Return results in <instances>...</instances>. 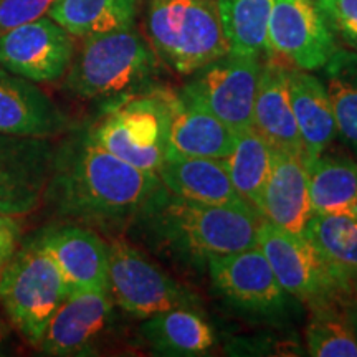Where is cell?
I'll use <instances>...</instances> for the list:
<instances>
[{"instance_id":"13","label":"cell","mask_w":357,"mask_h":357,"mask_svg":"<svg viewBox=\"0 0 357 357\" xmlns=\"http://www.w3.org/2000/svg\"><path fill=\"white\" fill-rule=\"evenodd\" d=\"M53 154L50 139L0 134V212L25 217L37 211Z\"/></svg>"},{"instance_id":"6","label":"cell","mask_w":357,"mask_h":357,"mask_svg":"<svg viewBox=\"0 0 357 357\" xmlns=\"http://www.w3.org/2000/svg\"><path fill=\"white\" fill-rule=\"evenodd\" d=\"M66 296L63 276L33 236L0 268V305L10 324L33 347H38Z\"/></svg>"},{"instance_id":"4","label":"cell","mask_w":357,"mask_h":357,"mask_svg":"<svg viewBox=\"0 0 357 357\" xmlns=\"http://www.w3.org/2000/svg\"><path fill=\"white\" fill-rule=\"evenodd\" d=\"M174 93L137 89L119 96L88 136L134 167L158 174L166 158Z\"/></svg>"},{"instance_id":"19","label":"cell","mask_w":357,"mask_h":357,"mask_svg":"<svg viewBox=\"0 0 357 357\" xmlns=\"http://www.w3.org/2000/svg\"><path fill=\"white\" fill-rule=\"evenodd\" d=\"M253 128L275 149L305 155V147L289 100V70L270 60L261 66L258 79Z\"/></svg>"},{"instance_id":"32","label":"cell","mask_w":357,"mask_h":357,"mask_svg":"<svg viewBox=\"0 0 357 357\" xmlns=\"http://www.w3.org/2000/svg\"><path fill=\"white\" fill-rule=\"evenodd\" d=\"M19 218L0 212V268L10 260L20 245L22 223Z\"/></svg>"},{"instance_id":"8","label":"cell","mask_w":357,"mask_h":357,"mask_svg":"<svg viewBox=\"0 0 357 357\" xmlns=\"http://www.w3.org/2000/svg\"><path fill=\"white\" fill-rule=\"evenodd\" d=\"M260 58L227 53L192 73L181 95L211 111L235 131L253 126Z\"/></svg>"},{"instance_id":"1","label":"cell","mask_w":357,"mask_h":357,"mask_svg":"<svg viewBox=\"0 0 357 357\" xmlns=\"http://www.w3.org/2000/svg\"><path fill=\"white\" fill-rule=\"evenodd\" d=\"M164 194L158 174L116 158L86 132L55 147L43 202L66 220L108 229L142 218Z\"/></svg>"},{"instance_id":"18","label":"cell","mask_w":357,"mask_h":357,"mask_svg":"<svg viewBox=\"0 0 357 357\" xmlns=\"http://www.w3.org/2000/svg\"><path fill=\"white\" fill-rule=\"evenodd\" d=\"M236 136L238 131L211 111L174 93L166 154L223 159L234 151Z\"/></svg>"},{"instance_id":"33","label":"cell","mask_w":357,"mask_h":357,"mask_svg":"<svg viewBox=\"0 0 357 357\" xmlns=\"http://www.w3.org/2000/svg\"><path fill=\"white\" fill-rule=\"evenodd\" d=\"M347 318H349V323L352 326V331H354L356 341H357V306H351L346 310Z\"/></svg>"},{"instance_id":"30","label":"cell","mask_w":357,"mask_h":357,"mask_svg":"<svg viewBox=\"0 0 357 357\" xmlns=\"http://www.w3.org/2000/svg\"><path fill=\"white\" fill-rule=\"evenodd\" d=\"M328 22L331 32L337 33L349 47L357 50V0H314Z\"/></svg>"},{"instance_id":"9","label":"cell","mask_w":357,"mask_h":357,"mask_svg":"<svg viewBox=\"0 0 357 357\" xmlns=\"http://www.w3.org/2000/svg\"><path fill=\"white\" fill-rule=\"evenodd\" d=\"M257 247L270 263L281 288L300 301L314 306L329 301L342 289L305 235L261 218Z\"/></svg>"},{"instance_id":"35","label":"cell","mask_w":357,"mask_h":357,"mask_svg":"<svg viewBox=\"0 0 357 357\" xmlns=\"http://www.w3.org/2000/svg\"><path fill=\"white\" fill-rule=\"evenodd\" d=\"M352 284H354V293H356V296H357V278L352 280Z\"/></svg>"},{"instance_id":"15","label":"cell","mask_w":357,"mask_h":357,"mask_svg":"<svg viewBox=\"0 0 357 357\" xmlns=\"http://www.w3.org/2000/svg\"><path fill=\"white\" fill-rule=\"evenodd\" d=\"M207 265L213 288L231 305L257 314H275L287 306L288 293L258 247L213 257Z\"/></svg>"},{"instance_id":"14","label":"cell","mask_w":357,"mask_h":357,"mask_svg":"<svg viewBox=\"0 0 357 357\" xmlns=\"http://www.w3.org/2000/svg\"><path fill=\"white\" fill-rule=\"evenodd\" d=\"M33 240L55 261L68 293L108 289V243L91 227L52 223Z\"/></svg>"},{"instance_id":"20","label":"cell","mask_w":357,"mask_h":357,"mask_svg":"<svg viewBox=\"0 0 357 357\" xmlns=\"http://www.w3.org/2000/svg\"><path fill=\"white\" fill-rule=\"evenodd\" d=\"M158 176L166 190L177 197L212 205H248L236 194L223 159L167 153Z\"/></svg>"},{"instance_id":"16","label":"cell","mask_w":357,"mask_h":357,"mask_svg":"<svg viewBox=\"0 0 357 357\" xmlns=\"http://www.w3.org/2000/svg\"><path fill=\"white\" fill-rule=\"evenodd\" d=\"M68 119L37 83L0 68V134L53 139Z\"/></svg>"},{"instance_id":"10","label":"cell","mask_w":357,"mask_h":357,"mask_svg":"<svg viewBox=\"0 0 357 357\" xmlns=\"http://www.w3.org/2000/svg\"><path fill=\"white\" fill-rule=\"evenodd\" d=\"M73 35L48 15L0 35V68L33 83H53L75 56Z\"/></svg>"},{"instance_id":"2","label":"cell","mask_w":357,"mask_h":357,"mask_svg":"<svg viewBox=\"0 0 357 357\" xmlns=\"http://www.w3.org/2000/svg\"><path fill=\"white\" fill-rule=\"evenodd\" d=\"M142 218H153L159 234L192 258L208 261L257 247L261 215L248 205H212L164 194Z\"/></svg>"},{"instance_id":"5","label":"cell","mask_w":357,"mask_h":357,"mask_svg":"<svg viewBox=\"0 0 357 357\" xmlns=\"http://www.w3.org/2000/svg\"><path fill=\"white\" fill-rule=\"evenodd\" d=\"M146 25L154 52L182 75L229 53L217 0H149Z\"/></svg>"},{"instance_id":"26","label":"cell","mask_w":357,"mask_h":357,"mask_svg":"<svg viewBox=\"0 0 357 357\" xmlns=\"http://www.w3.org/2000/svg\"><path fill=\"white\" fill-rule=\"evenodd\" d=\"M311 212H357V164L318 155L306 160Z\"/></svg>"},{"instance_id":"27","label":"cell","mask_w":357,"mask_h":357,"mask_svg":"<svg viewBox=\"0 0 357 357\" xmlns=\"http://www.w3.org/2000/svg\"><path fill=\"white\" fill-rule=\"evenodd\" d=\"M229 53L260 58L268 50L273 0H217Z\"/></svg>"},{"instance_id":"31","label":"cell","mask_w":357,"mask_h":357,"mask_svg":"<svg viewBox=\"0 0 357 357\" xmlns=\"http://www.w3.org/2000/svg\"><path fill=\"white\" fill-rule=\"evenodd\" d=\"M55 0H0V35L47 15Z\"/></svg>"},{"instance_id":"21","label":"cell","mask_w":357,"mask_h":357,"mask_svg":"<svg viewBox=\"0 0 357 357\" xmlns=\"http://www.w3.org/2000/svg\"><path fill=\"white\" fill-rule=\"evenodd\" d=\"M289 100L306 160L318 158L337 132L328 88L305 70H289Z\"/></svg>"},{"instance_id":"17","label":"cell","mask_w":357,"mask_h":357,"mask_svg":"<svg viewBox=\"0 0 357 357\" xmlns=\"http://www.w3.org/2000/svg\"><path fill=\"white\" fill-rule=\"evenodd\" d=\"M311 213L306 158L275 149L273 166L261 197V218L303 235Z\"/></svg>"},{"instance_id":"23","label":"cell","mask_w":357,"mask_h":357,"mask_svg":"<svg viewBox=\"0 0 357 357\" xmlns=\"http://www.w3.org/2000/svg\"><path fill=\"white\" fill-rule=\"evenodd\" d=\"M141 336L162 356H204L215 342L211 324L192 307H174L144 319Z\"/></svg>"},{"instance_id":"24","label":"cell","mask_w":357,"mask_h":357,"mask_svg":"<svg viewBox=\"0 0 357 357\" xmlns=\"http://www.w3.org/2000/svg\"><path fill=\"white\" fill-rule=\"evenodd\" d=\"M139 0H55L47 15L78 38L131 29Z\"/></svg>"},{"instance_id":"34","label":"cell","mask_w":357,"mask_h":357,"mask_svg":"<svg viewBox=\"0 0 357 357\" xmlns=\"http://www.w3.org/2000/svg\"><path fill=\"white\" fill-rule=\"evenodd\" d=\"M6 339H7V328H6V324L0 321V352H2V346H3V342H6Z\"/></svg>"},{"instance_id":"28","label":"cell","mask_w":357,"mask_h":357,"mask_svg":"<svg viewBox=\"0 0 357 357\" xmlns=\"http://www.w3.org/2000/svg\"><path fill=\"white\" fill-rule=\"evenodd\" d=\"M306 328L307 352L314 357H357V341L346 311L329 301L314 305Z\"/></svg>"},{"instance_id":"29","label":"cell","mask_w":357,"mask_h":357,"mask_svg":"<svg viewBox=\"0 0 357 357\" xmlns=\"http://www.w3.org/2000/svg\"><path fill=\"white\" fill-rule=\"evenodd\" d=\"M328 93L336 119V131L357 154V84L333 78Z\"/></svg>"},{"instance_id":"25","label":"cell","mask_w":357,"mask_h":357,"mask_svg":"<svg viewBox=\"0 0 357 357\" xmlns=\"http://www.w3.org/2000/svg\"><path fill=\"white\" fill-rule=\"evenodd\" d=\"M275 147L255 128L238 131L234 151L223 158L236 194L260 213L263 190L273 166Z\"/></svg>"},{"instance_id":"22","label":"cell","mask_w":357,"mask_h":357,"mask_svg":"<svg viewBox=\"0 0 357 357\" xmlns=\"http://www.w3.org/2000/svg\"><path fill=\"white\" fill-rule=\"evenodd\" d=\"M303 235L341 288L357 278V212H312Z\"/></svg>"},{"instance_id":"7","label":"cell","mask_w":357,"mask_h":357,"mask_svg":"<svg viewBox=\"0 0 357 357\" xmlns=\"http://www.w3.org/2000/svg\"><path fill=\"white\" fill-rule=\"evenodd\" d=\"M108 293L116 306L139 319L174 307L197 305L195 294L123 238H113L108 243Z\"/></svg>"},{"instance_id":"12","label":"cell","mask_w":357,"mask_h":357,"mask_svg":"<svg viewBox=\"0 0 357 357\" xmlns=\"http://www.w3.org/2000/svg\"><path fill=\"white\" fill-rule=\"evenodd\" d=\"M268 50L298 70L323 68L336 53L334 35L314 0H273Z\"/></svg>"},{"instance_id":"3","label":"cell","mask_w":357,"mask_h":357,"mask_svg":"<svg viewBox=\"0 0 357 357\" xmlns=\"http://www.w3.org/2000/svg\"><path fill=\"white\" fill-rule=\"evenodd\" d=\"M155 70L158 53L131 26L83 38L65 75V88L84 100L116 98L142 89Z\"/></svg>"},{"instance_id":"11","label":"cell","mask_w":357,"mask_h":357,"mask_svg":"<svg viewBox=\"0 0 357 357\" xmlns=\"http://www.w3.org/2000/svg\"><path fill=\"white\" fill-rule=\"evenodd\" d=\"M114 321L108 289L68 293L58 307L37 349L43 356L79 357L100 354Z\"/></svg>"}]
</instances>
